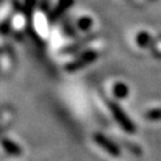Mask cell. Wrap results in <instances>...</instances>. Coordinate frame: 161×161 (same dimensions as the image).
<instances>
[{
  "label": "cell",
  "instance_id": "6da1fadb",
  "mask_svg": "<svg viewBox=\"0 0 161 161\" xmlns=\"http://www.w3.org/2000/svg\"><path fill=\"white\" fill-rule=\"evenodd\" d=\"M109 109L111 111L112 116H114V118L116 119V122L121 125V128L124 131L129 132V134H134L135 132V130H136L135 123L128 117L125 111L122 109L118 104L115 103V102H110Z\"/></svg>",
  "mask_w": 161,
  "mask_h": 161
},
{
  "label": "cell",
  "instance_id": "ba28073f",
  "mask_svg": "<svg viewBox=\"0 0 161 161\" xmlns=\"http://www.w3.org/2000/svg\"><path fill=\"white\" fill-rule=\"evenodd\" d=\"M92 19L90 17H81L79 20H78V26H79V29L82 30V31H87V30L91 29V26H92Z\"/></svg>",
  "mask_w": 161,
  "mask_h": 161
},
{
  "label": "cell",
  "instance_id": "3957f363",
  "mask_svg": "<svg viewBox=\"0 0 161 161\" xmlns=\"http://www.w3.org/2000/svg\"><path fill=\"white\" fill-rule=\"evenodd\" d=\"M93 140H94V142L100 148H103L105 152H108L111 156H115V158L121 156V149H119V147L114 141H111L110 138L106 137L105 135L100 134V132H97V134H94Z\"/></svg>",
  "mask_w": 161,
  "mask_h": 161
},
{
  "label": "cell",
  "instance_id": "8992f818",
  "mask_svg": "<svg viewBox=\"0 0 161 161\" xmlns=\"http://www.w3.org/2000/svg\"><path fill=\"white\" fill-rule=\"evenodd\" d=\"M74 0H58V4L55 8V16H61L69 6L73 4Z\"/></svg>",
  "mask_w": 161,
  "mask_h": 161
},
{
  "label": "cell",
  "instance_id": "5b68a950",
  "mask_svg": "<svg viewBox=\"0 0 161 161\" xmlns=\"http://www.w3.org/2000/svg\"><path fill=\"white\" fill-rule=\"evenodd\" d=\"M112 92H114L116 98H118V99H124V98H127L128 94H129V88H128V86L124 82H116L115 85H114Z\"/></svg>",
  "mask_w": 161,
  "mask_h": 161
},
{
  "label": "cell",
  "instance_id": "277c9868",
  "mask_svg": "<svg viewBox=\"0 0 161 161\" xmlns=\"http://www.w3.org/2000/svg\"><path fill=\"white\" fill-rule=\"evenodd\" d=\"M3 147L5 152L8 155L12 156H19L22 155V148L20 146H18L14 141H12L10 138H3Z\"/></svg>",
  "mask_w": 161,
  "mask_h": 161
},
{
  "label": "cell",
  "instance_id": "9c48e42d",
  "mask_svg": "<svg viewBox=\"0 0 161 161\" xmlns=\"http://www.w3.org/2000/svg\"><path fill=\"white\" fill-rule=\"evenodd\" d=\"M146 118L149 119V121H159V119H161V109L149 110L146 114Z\"/></svg>",
  "mask_w": 161,
  "mask_h": 161
},
{
  "label": "cell",
  "instance_id": "7a4b0ae2",
  "mask_svg": "<svg viewBox=\"0 0 161 161\" xmlns=\"http://www.w3.org/2000/svg\"><path fill=\"white\" fill-rule=\"evenodd\" d=\"M98 58L97 52L94 50H87L82 55H80L78 58H75L74 61L69 62L66 66V70L67 72H76L79 69H82L84 67H86L87 64H92L93 61H96Z\"/></svg>",
  "mask_w": 161,
  "mask_h": 161
},
{
  "label": "cell",
  "instance_id": "52a82bcc",
  "mask_svg": "<svg viewBox=\"0 0 161 161\" xmlns=\"http://www.w3.org/2000/svg\"><path fill=\"white\" fill-rule=\"evenodd\" d=\"M150 42H152V37H150L149 34H147V32H140L137 35V44L141 48H146V47H148L150 44Z\"/></svg>",
  "mask_w": 161,
  "mask_h": 161
}]
</instances>
